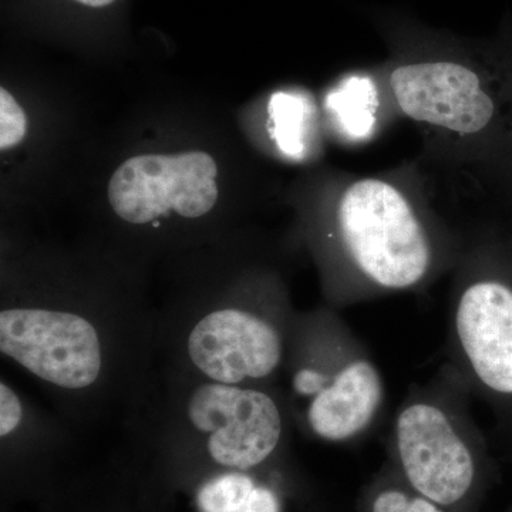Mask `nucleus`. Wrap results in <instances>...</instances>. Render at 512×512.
Masks as SVG:
<instances>
[{
  "label": "nucleus",
  "mask_w": 512,
  "mask_h": 512,
  "mask_svg": "<svg viewBox=\"0 0 512 512\" xmlns=\"http://www.w3.org/2000/svg\"><path fill=\"white\" fill-rule=\"evenodd\" d=\"M26 130L25 111L8 90L0 89V148L5 151L18 146L25 138Z\"/></svg>",
  "instance_id": "f8f14e48"
},
{
  "label": "nucleus",
  "mask_w": 512,
  "mask_h": 512,
  "mask_svg": "<svg viewBox=\"0 0 512 512\" xmlns=\"http://www.w3.org/2000/svg\"><path fill=\"white\" fill-rule=\"evenodd\" d=\"M471 394L443 363L413 387L394 414L387 460L414 491L454 512H478L494 461L471 413Z\"/></svg>",
  "instance_id": "39448f33"
},
{
  "label": "nucleus",
  "mask_w": 512,
  "mask_h": 512,
  "mask_svg": "<svg viewBox=\"0 0 512 512\" xmlns=\"http://www.w3.org/2000/svg\"><path fill=\"white\" fill-rule=\"evenodd\" d=\"M316 110L312 100L299 92H275L268 101L269 133L279 153L303 160L311 151Z\"/></svg>",
  "instance_id": "1a4fd4ad"
},
{
  "label": "nucleus",
  "mask_w": 512,
  "mask_h": 512,
  "mask_svg": "<svg viewBox=\"0 0 512 512\" xmlns=\"http://www.w3.org/2000/svg\"><path fill=\"white\" fill-rule=\"evenodd\" d=\"M278 387L293 427L335 446L365 439L386 407L375 359L329 305L296 313Z\"/></svg>",
  "instance_id": "20e7f679"
},
{
  "label": "nucleus",
  "mask_w": 512,
  "mask_h": 512,
  "mask_svg": "<svg viewBox=\"0 0 512 512\" xmlns=\"http://www.w3.org/2000/svg\"><path fill=\"white\" fill-rule=\"evenodd\" d=\"M511 124H512V114H511ZM510 197H512V173H511Z\"/></svg>",
  "instance_id": "4468645a"
},
{
  "label": "nucleus",
  "mask_w": 512,
  "mask_h": 512,
  "mask_svg": "<svg viewBox=\"0 0 512 512\" xmlns=\"http://www.w3.org/2000/svg\"><path fill=\"white\" fill-rule=\"evenodd\" d=\"M261 471H224L202 484L197 494L201 512H242L262 480Z\"/></svg>",
  "instance_id": "9b49d317"
},
{
  "label": "nucleus",
  "mask_w": 512,
  "mask_h": 512,
  "mask_svg": "<svg viewBox=\"0 0 512 512\" xmlns=\"http://www.w3.org/2000/svg\"><path fill=\"white\" fill-rule=\"evenodd\" d=\"M356 512H454L434 503L404 483L389 463L367 481L356 501Z\"/></svg>",
  "instance_id": "9d476101"
},
{
  "label": "nucleus",
  "mask_w": 512,
  "mask_h": 512,
  "mask_svg": "<svg viewBox=\"0 0 512 512\" xmlns=\"http://www.w3.org/2000/svg\"><path fill=\"white\" fill-rule=\"evenodd\" d=\"M464 245L409 178L348 175L316 235L326 302L340 311L426 291L456 269Z\"/></svg>",
  "instance_id": "f257e3e1"
},
{
  "label": "nucleus",
  "mask_w": 512,
  "mask_h": 512,
  "mask_svg": "<svg viewBox=\"0 0 512 512\" xmlns=\"http://www.w3.org/2000/svg\"><path fill=\"white\" fill-rule=\"evenodd\" d=\"M387 99L382 76L352 72L340 77L323 100L326 116L343 140L359 144L372 140L382 126Z\"/></svg>",
  "instance_id": "6e6552de"
},
{
  "label": "nucleus",
  "mask_w": 512,
  "mask_h": 512,
  "mask_svg": "<svg viewBox=\"0 0 512 512\" xmlns=\"http://www.w3.org/2000/svg\"><path fill=\"white\" fill-rule=\"evenodd\" d=\"M82 5L92 6V8H103V6L111 5L114 0H76Z\"/></svg>",
  "instance_id": "ddd939ff"
},
{
  "label": "nucleus",
  "mask_w": 512,
  "mask_h": 512,
  "mask_svg": "<svg viewBox=\"0 0 512 512\" xmlns=\"http://www.w3.org/2000/svg\"><path fill=\"white\" fill-rule=\"evenodd\" d=\"M390 106L423 131L434 151L478 165L510 192L512 29L480 55L421 52L382 76Z\"/></svg>",
  "instance_id": "f03ea898"
},
{
  "label": "nucleus",
  "mask_w": 512,
  "mask_h": 512,
  "mask_svg": "<svg viewBox=\"0 0 512 512\" xmlns=\"http://www.w3.org/2000/svg\"><path fill=\"white\" fill-rule=\"evenodd\" d=\"M451 274L446 365L512 439V228L466 239Z\"/></svg>",
  "instance_id": "423d86ee"
},
{
  "label": "nucleus",
  "mask_w": 512,
  "mask_h": 512,
  "mask_svg": "<svg viewBox=\"0 0 512 512\" xmlns=\"http://www.w3.org/2000/svg\"><path fill=\"white\" fill-rule=\"evenodd\" d=\"M217 174L214 158L202 151L133 157L111 177L110 205L120 220L141 227L157 224L171 211L197 220L217 204Z\"/></svg>",
  "instance_id": "0eeeda50"
},
{
  "label": "nucleus",
  "mask_w": 512,
  "mask_h": 512,
  "mask_svg": "<svg viewBox=\"0 0 512 512\" xmlns=\"http://www.w3.org/2000/svg\"><path fill=\"white\" fill-rule=\"evenodd\" d=\"M136 413H146L140 436L200 451L224 471H268L295 429L278 386L217 383L165 369L154 373Z\"/></svg>",
  "instance_id": "7ed1b4c3"
}]
</instances>
